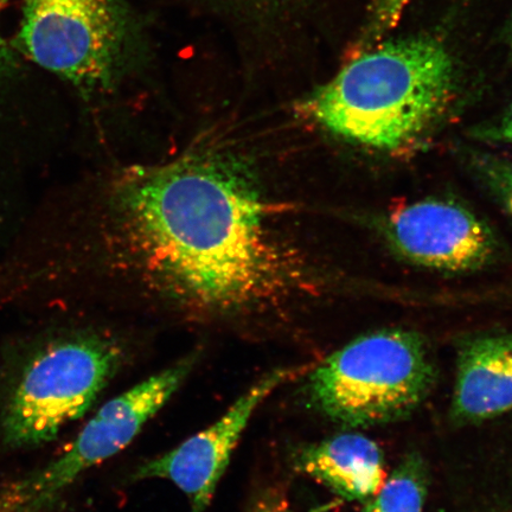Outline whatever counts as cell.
Segmentation results:
<instances>
[{
  "label": "cell",
  "mask_w": 512,
  "mask_h": 512,
  "mask_svg": "<svg viewBox=\"0 0 512 512\" xmlns=\"http://www.w3.org/2000/svg\"><path fill=\"white\" fill-rule=\"evenodd\" d=\"M281 213L251 155L207 143L50 201L23 236L22 277L36 293L120 281L196 316L275 311L312 285Z\"/></svg>",
  "instance_id": "obj_1"
},
{
  "label": "cell",
  "mask_w": 512,
  "mask_h": 512,
  "mask_svg": "<svg viewBox=\"0 0 512 512\" xmlns=\"http://www.w3.org/2000/svg\"><path fill=\"white\" fill-rule=\"evenodd\" d=\"M454 89L456 69L445 47L414 38L357 57L300 102L298 111L345 142L400 152L432 131Z\"/></svg>",
  "instance_id": "obj_2"
},
{
  "label": "cell",
  "mask_w": 512,
  "mask_h": 512,
  "mask_svg": "<svg viewBox=\"0 0 512 512\" xmlns=\"http://www.w3.org/2000/svg\"><path fill=\"white\" fill-rule=\"evenodd\" d=\"M0 380V444L51 443L92 408L117 374L123 350L93 329H44L16 350Z\"/></svg>",
  "instance_id": "obj_3"
},
{
  "label": "cell",
  "mask_w": 512,
  "mask_h": 512,
  "mask_svg": "<svg viewBox=\"0 0 512 512\" xmlns=\"http://www.w3.org/2000/svg\"><path fill=\"white\" fill-rule=\"evenodd\" d=\"M435 370L424 339L377 331L355 339L318 366L307 382L312 405L349 426H375L411 415L430 394Z\"/></svg>",
  "instance_id": "obj_4"
},
{
  "label": "cell",
  "mask_w": 512,
  "mask_h": 512,
  "mask_svg": "<svg viewBox=\"0 0 512 512\" xmlns=\"http://www.w3.org/2000/svg\"><path fill=\"white\" fill-rule=\"evenodd\" d=\"M191 354L115 396L59 456L0 486V512H56L76 480L132 443L194 369Z\"/></svg>",
  "instance_id": "obj_5"
},
{
  "label": "cell",
  "mask_w": 512,
  "mask_h": 512,
  "mask_svg": "<svg viewBox=\"0 0 512 512\" xmlns=\"http://www.w3.org/2000/svg\"><path fill=\"white\" fill-rule=\"evenodd\" d=\"M19 48L38 67L92 95L113 85L121 27L114 0H22Z\"/></svg>",
  "instance_id": "obj_6"
},
{
  "label": "cell",
  "mask_w": 512,
  "mask_h": 512,
  "mask_svg": "<svg viewBox=\"0 0 512 512\" xmlns=\"http://www.w3.org/2000/svg\"><path fill=\"white\" fill-rule=\"evenodd\" d=\"M300 371L302 368H278L265 374L213 425L139 466L133 478L169 480L187 496L190 512H206L254 412Z\"/></svg>",
  "instance_id": "obj_7"
},
{
  "label": "cell",
  "mask_w": 512,
  "mask_h": 512,
  "mask_svg": "<svg viewBox=\"0 0 512 512\" xmlns=\"http://www.w3.org/2000/svg\"><path fill=\"white\" fill-rule=\"evenodd\" d=\"M384 228L403 258L435 271H477L498 251L491 229L456 202L428 198L407 204L390 214Z\"/></svg>",
  "instance_id": "obj_8"
},
{
  "label": "cell",
  "mask_w": 512,
  "mask_h": 512,
  "mask_svg": "<svg viewBox=\"0 0 512 512\" xmlns=\"http://www.w3.org/2000/svg\"><path fill=\"white\" fill-rule=\"evenodd\" d=\"M512 409V334L478 337L458 358L454 418L476 422Z\"/></svg>",
  "instance_id": "obj_9"
},
{
  "label": "cell",
  "mask_w": 512,
  "mask_h": 512,
  "mask_svg": "<svg viewBox=\"0 0 512 512\" xmlns=\"http://www.w3.org/2000/svg\"><path fill=\"white\" fill-rule=\"evenodd\" d=\"M299 471L348 501H368L387 478L383 454L373 440L345 433L298 453Z\"/></svg>",
  "instance_id": "obj_10"
},
{
  "label": "cell",
  "mask_w": 512,
  "mask_h": 512,
  "mask_svg": "<svg viewBox=\"0 0 512 512\" xmlns=\"http://www.w3.org/2000/svg\"><path fill=\"white\" fill-rule=\"evenodd\" d=\"M427 495V475L419 457L409 456L396 467L363 512H422Z\"/></svg>",
  "instance_id": "obj_11"
},
{
  "label": "cell",
  "mask_w": 512,
  "mask_h": 512,
  "mask_svg": "<svg viewBox=\"0 0 512 512\" xmlns=\"http://www.w3.org/2000/svg\"><path fill=\"white\" fill-rule=\"evenodd\" d=\"M471 164L497 200L512 215V162L511 160L489 155H472Z\"/></svg>",
  "instance_id": "obj_12"
},
{
  "label": "cell",
  "mask_w": 512,
  "mask_h": 512,
  "mask_svg": "<svg viewBox=\"0 0 512 512\" xmlns=\"http://www.w3.org/2000/svg\"><path fill=\"white\" fill-rule=\"evenodd\" d=\"M409 0H373L371 5V32L374 37L392 30L399 24Z\"/></svg>",
  "instance_id": "obj_13"
},
{
  "label": "cell",
  "mask_w": 512,
  "mask_h": 512,
  "mask_svg": "<svg viewBox=\"0 0 512 512\" xmlns=\"http://www.w3.org/2000/svg\"><path fill=\"white\" fill-rule=\"evenodd\" d=\"M475 136L488 142L512 145V104L496 124L485 125L475 131Z\"/></svg>",
  "instance_id": "obj_14"
},
{
  "label": "cell",
  "mask_w": 512,
  "mask_h": 512,
  "mask_svg": "<svg viewBox=\"0 0 512 512\" xmlns=\"http://www.w3.org/2000/svg\"><path fill=\"white\" fill-rule=\"evenodd\" d=\"M10 0H0V92L14 72V54L6 43L2 31V19L4 11L8 8Z\"/></svg>",
  "instance_id": "obj_15"
},
{
  "label": "cell",
  "mask_w": 512,
  "mask_h": 512,
  "mask_svg": "<svg viewBox=\"0 0 512 512\" xmlns=\"http://www.w3.org/2000/svg\"><path fill=\"white\" fill-rule=\"evenodd\" d=\"M248 512H294L284 496L277 492H268L260 496L251 505Z\"/></svg>",
  "instance_id": "obj_16"
}]
</instances>
